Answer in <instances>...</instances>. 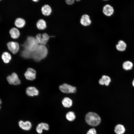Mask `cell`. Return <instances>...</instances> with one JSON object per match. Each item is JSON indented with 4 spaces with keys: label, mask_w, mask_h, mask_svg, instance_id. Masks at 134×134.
<instances>
[{
    "label": "cell",
    "mask_w": 134,
    "mask_h": 134,
    "mask_svg": "<svg viewBox=\"0 0 134 134\" xmlns=\"http://www.w3.org/2000/svg\"><path fill=\"white\" fill-rule=\"evenodd\" d=\"M49 38L50 37L47 34L45 33H43L42 34L40 44L46 45L48 42Z\"/></svg>",
    "instance_id": "cell-22"
},
{
    "label": "cell",
    "mask_w": 134,
    "mask_h": 134,
    "mask_svg": "<svg viewBox=\"0 0 134 134\" xmlns=\"http://www.w3.org/2000/svg\"><path fill=\"white\" fill-rule=\"evenodd\" d=\"M49 125L47 124L42 123L38 125L36 128V131L38 134H41L43 130L47 131L49 130Z\"/></svg>",
    "instance_id": "cell-12"
},
{
    "label": "cell",
    "mask_w": 134,
    "mask_h": 134,
    "mask_svg": "<svg viewBox=\"0 0 134 134\" xmlns=\"http://www.w3.org/2000/svg\"><path fill=\"white\" fill-rule=\"evenodd\" d=\"M87 134H97L95 129L94 128L90 129L87 133Z\"/></svg>",
    "instance_id": "cell-26"
},
{
    "label": "cell",
    "mask_w": 134,
    "mask_h": 134,
    "mask_svg": "<svg viewBox=\"0 0 134 134\" xmlns=\"http://www.w3.org/2000/svg\"><path fill=\"white\" fill-rule=\"evenodd\" d=\"M39 44L36 41L35 37L29 36L23 45L24 49L21 52V56L25 59L31 58L32 53L38 47Z\"/></svg>",
    "instance_id": "cell-1"
},
{
    "label": "cell",
    "mask_w": 134,
    "mask_h": 134,
    "mask_svg": "<svg viewBox=\"0 0 134 134\" xmlns=\"http://www.w3.org/2000/svg\"><path fill=\"white\" fill-rule=\"evenodd\" d=\"M103 12L105 15L109 16L113 14L114 10L112 6L109 4H107L104 6Z\"/></svg>",
    "instance_id": "cell-8"
},
{
    "label": "cell",
    "mask_w": 134,
    "mask_h": 134,
    "mask_svg": "<svg viewBox=\"0 0 134 134\" xmlns=\"http://www.w3.org/2000/svg\"><path fill=\"white\" fill-rule=\"evenodd\" d=\"M0 108H1V106H0Z\"/></svg>",
    "instance_id": "cell-32"
},
{
    "label": "cell",
    "mask_w": 134,
    "mask_h": 134,
    "mask_svg": "<svg viewBox=\"0 0 134 134\" xmlns=\"http://www.w3.org/2000/svg\"><path fill=\"white\" fill-rule=\"evenodd\" d=\"M36 71L33 69L28 68L24 73V76L26 78L30 80H33L36 78Z\"/></svg>",
    "instance_id": "cell-7"
},
{
    "label": "cell",
    "mask_w": 134,
    "mask_h": 134,
    "mask_svg": "<svg viewBox=\"0 0 134 134\" xmlns=\"http://www.w3.org/2000/svg\"><path fill=\"white\" fill-rule=\"evenodd\" d=\"M48 53V49L45 45L39 44L36 50L32 53L31 58L36 62H39L46 57Z\"/></svg>",
    "instance_id": "cell-2"
},
{
    "label": "cell",
    "mask_w": 134,
    "mask_h": 134,
    "mask_svg": "<svg viewBox=\"0 0 134 134\" xmlns=\"http://www.w3.org/2000/svg\"><path fill=\"white\" fill-rule=\"evenodd\" d=\"M79 1L80 0H77V1Z\"/></svg>",
    "instance_id": "cell-31"
},
{
    "label": "cell",
    "mask_w": 134,
    "mask_h": 134,
    "mask_svg": "<svg viewBox=\"0 0 134 134\" xmlns=\"http://www.w3.org/2000/svg\"><path fill=\"white\" fill-rule=\"evenodd\" d=\"M66 117L68 120L69 121H72L75 119V116L73 112L70 111L67 113L66 115Z\"/></svg>",
    "instance_id": "cell-24"
},
{
    "label": "cell",
    "mask_w": 134,
    "mask_h": 134,
    "mask_svg": "<svg viewBox=\"0 0 134 134\" xmlns=\"http://www.w3.org/2000/svg\"><path fill=\"white\" fill-rule=\"evenodd\" d=\"M127 44L123 40H120L116 45L117 50L119 51L123 52L126 50L127 47Z\"/></svg>",
    "instance_id": "cell-11"
},
{
    "label": "cell",
    "mask_w": 134,
    "mask_h": 134,
    "mask_svg": "<svg viewBox=\"0 0 134 134\" xmlns=\"http://www.w3.org/2000/svg\"><path fill=\"white\" fill-rule=\"evenodd\" d=\"M125 131L124 127L121 124L117 125L114 128V132L116 134H123Z\"/></svg>",
    "instance_id": "cell-18"
},
{
    "label": "cell",
    "mask_w": 134,
    "mask_h": 134,
    "mask_svg": "<svg viewBox=\"0 0 134 134\" xmlns=\"http://www.w3.org/2000/svg\"><path fill=\"white\" fill-rule=\"evenodd\" d=\"M9 33L11 37L14 39L18 38L20 34L19 31L17 28L13 27L9 30Z\"/></svg>",
    "instance_id": "cell-14"
},
{
    "label": "cell",
    "mask_w": 134,
    "mask_h": 134,
    "mask_svg": "<svg viewBox=\"0 0 134 134\" xmlns=\"http://www.w3.org/2000/svg\"><path fill=\"white\" fill-rule=\"evenodd\" d=\"M8 50L13 54H15L19 51V45L18 42L15 41H10L7 44Z\"/></svg>",
    "instance_id": "cell-5"
},
{
    "label": "cell",
    "mask_w": 134,
    "mask_h": 134,
    "mask_svg": "<svg viewBox=\"0 0 134 134\" xmlns=\"http://www.w3.org/2000/svg\"><path fill=\"white\" fill-rule=\"evenodd\" d=\"M27 94L30 96H36L38 95L39 91L35 87L30 86L28 87L26 90Z\"/></svg>",
    "instance_id": "cell-10"
},
{
    "label": "cell",
    "mask_w": 134,
    "mask_h": 134,
    "mask_svg": "<svg viewBox=\"0 0 134 134\" xmlns=\"http://www.w3.org/2000/svg\"><path fill=\"white\" fill-rule=\"evenodd\" d=\"M36 25L37 28L40 30H43L47 27L46 22L42 19H40L37 21Z\"/></svg>",
    "instance_id": "cell-20"
},
{
    "label": "cell",
    "mask_w": 134,
    "mask_h": 134,
    "mask_svg": "<svg viewBox=\"0 0 134 134\" xmlns=\"http://www.w3.org/2000/svg\"><path fill=\"white\" fill-rule=\"evenodd\" d=\"M2 103V101L0 99V104H1Z\"/></svg>",
    "instance_id": "cell-30"
},
{
    "label": "cell",
    "mask_w": 134,
    "mask_h": 134,
    "mask_svg": "<svg viewBox=\"0 0 134 134\" xmlns=\"http://www.w3.org/2000/svg\"><path fill=\"white\" fill-rule=\"evenodd\" d=\"M7 80L9 83L11 85H17L20 84L21 81L17 74L15 72L12 73L7 77Z\"/></svg>",
    "instance_id": "cell-6"
},
{
    "label": "cell",
    "mask_w": 134,
    "mask_h": 134,
    "mask_svg": "<svg viewBox=\"0 0 134 134\" xmlns=\"http://www.w3.org/2000/svg\"><path fill=\"white\" fill-rule=\"evenodd\" d=\"M80 22L83 25L87 26L91 24V21L89 16L85 14L82 16L80 19Z\"/></svg>",
    "instance_id": "cell-13"
},
{
    "label": "cell",
    "mask_w": 134,
    "mask_h": 134,
    "mask_svg": "<svg viewBox=\"0 0 134 134\" xmlns=\"http://www.w3.org/2000/svg\"><path fill=\"white\" fill-rule=\"evenodd\" d=\"M59 89L62 92L66 93H75L76 91V87L66 83L60 85Z\"/></svg>",
    "instance_id": "cell-4"
},
{
    "label": "cell",
    "mask_w": 134,
    "mask_h": 134,
    "mask_svg": "<svg viewBox=\"0 0 134 134\" xmlns=\"http://www.w3.org/2000/svg\"><path fill=\"white\" fill-rule=\"evenodd\" d=\"M1 57L3 62L6 64L8 63L11 59L10 54L6 52H4L2 54Z\"/></svg>",
    "instance_id": "cell-19"
},
{
    "label": "cell",
    "mask_w": 134,
    "mask_h": 134,
    "mask_svg": "<svg viewBox=\"0 0 134 134\" xmlns=\"http://www.w3.org/2000/svg\"><path fill=\"white\" fill-rule=\"evenodd\" d=\"M111 81V79L108 76L103 75L102 76V78L99 81V84L101 85H105L106 86L109 85Z\"/></svg>",
    "instance_id": "cell-16"
},
{
    "label": "cell",
    "mask_w": 134,
    "mask_h": 134,
    "mask_svg": "<svg viewBox=\"0 0 134 134\" xmlns=\"http://www.w3.org/2000/svg\"><path fill=\"white\" fill-rule=\"evenodd\" d=\"M19 125L21 129L25 131L29 130L32 127L31 123L28 121L24 122L21 120L19 122Z\"/></svg>",
    "instance_id": "cell-9"
},
{
    "label": "cell",
    "mask_w": 134,
    "mask_h": 134,
    "mask_svg": "<svg viewBox=\"0 0 134 134\" xmlns=\"http://www.w3.org/2000/svg\"><path fill=\"white\" fill-rule=\"evenodd\" d=\"M74 1L73 0H67L66 1L68 5L72 4L74 3Z\"/></svg>",
    "instance_id": "cell-27"
},
{
    "label": "cell",
    "mask_w": 134,
    "mask_h": 134,
    "mask_svg": "<svg viewBox=\"0 0 134 134\" xmlns=\"http://www.w3.org/2000/svg\"><path fill=\"white\" fill-rule=\"evenodd\" d=\"M62 103L63 106L65 107H69L72 105V100L68 97H65L63 100Z\"/></svg>",
    "instance_id": "cell-21"
},
{
    "label": "cell",
    "mask_w": 134,
    "mask_h": 134,
    "mask_svg": "<svg viewBox=\"0 0 134 134\" xmlns=\"http://www.w3.org/2000/svg\"><path fill=\"white\" fill-rule=\"evenodd\" d=\"M26 22L23 19L18 18L16 19L15 22V25L17 27L20 28L23 27L25 25Z\"/></svg>",
    "instance_id": "cell-17"
},
{
    "label": "cell",
    "mask_w": 134,
    "mask_h": 134,
    "mask_svg": "<svg viewBox=\"0 0 134 134\" xmlns=\"http://www.w3.org/2000/svg\"><path fill=\"white\" fill-rule=\"evenodd\" d=\"M85 120L89 125L93 126L98 125L101 122V118L97 113L92 112L87 113L85 117Z\"/></svg>",
    "instance_id": "cell-3"
},
{
    "label": "cell",
    "mask_w": 134,
    "mask_h": 134,
    "mask_svg": "<svg viewBox=\"0 0 134 134\" xmlns=\"http://www.w3.org/2000/svg\"><path fill=\"white\" fill-rule=\"evenodd\" d=\"M41 11L43 15L46 16H48L51 13L52 10L49 5L48 4H45L41 7Z\"/></svg>",
    "instance_id": "cell-15"
},
{
    "label": "cell",
    "mask_w": 134,
    "mask_h": 134,
    "mask_svg": "<svg viewBox=\"0 0 134 134\" xmlns=\"http://www.w3.org/2000/svg\"><path fill=\"white\" fill-rule=\"evenodd\" d=\"M132 83V85H133V86L134 87V80H133V81Z\"/></svg>",
    "instance_id": "cell-28"
},
{
    "label": "cell",
    "mask_w": 134,
    "mask_h": 134,
    "mask_svg": "<svg viewBox=\"0 0 134 134\" xmlns=\"http://www.w3.org/2000/svg\"><path fill=\"white\" fill-rule=\"evenodd\" d=\"M133 66V63L131 61H127L124 62L123 64V67L125 70L131 69Z\"/></svg>",
    "instance_id": "cell-23"
},
{
    "label": "cell",
    "mask_w": 134,
    "mask_h": 134,
    "mask_svg": "<svg viewBox=\"0 0 134 134\" xmlns=\"http://www.w3.org/2000/svg\"><path fill=\"white\" fill-rule=\"evenodd\" d=\"M41 35L42 34H38L36 35L35 37L36 42L39 44H40Z\"/></svg>",
    "instance_id": "cell-25"
},
{
    "label": "cell",
    "mask_w": 134,
    "mask_h": 134,
    "mask_svg": "<svg viewBox=\"0 0 134 134\" xmlns=\"http://www.w3.org/2000/svg\"><path fill=\"white\" fill-rule=\"evenodd\" d=\"M33 1L35 2H37V1H38L39 0H33Z\"/></svg>",
    "instance_id": "cell-29"
}]
</instances>
